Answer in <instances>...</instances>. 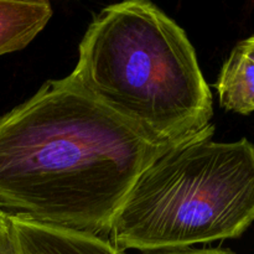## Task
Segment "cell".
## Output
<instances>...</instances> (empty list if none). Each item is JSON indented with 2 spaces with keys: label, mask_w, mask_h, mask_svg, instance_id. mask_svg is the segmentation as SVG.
Here are the masks:
<instances>
[{
  "label": "cell",
  "mask_w": 254,
  "mask_h": 254,
  "mask_svg": "<svg viewBox=\"0 0 254 254\" xmlns=\"http://www.w3.org/2000/svg\"><path fill=\"white\" fill-rule=\"evenodd\" d=\"M176 143L146 135L67 77L0 117V205L44 225L109 235L144 169Z\"/></svg>",
  "instance_id": "cell-1"
},
{
  "label": "cell",
  "mask_w": 254,
  "mask_h": 254,
  "mask_svg": "<svg viewBox=\"0 0 254 254\" xmlns=\"http://www.w3.org/2000/svg\"><path fill=\"white\" fill-rule=\"evenodd\" d=\"M67 78L163 143H179L212 124V94L195 49L183 27L149 1L104 7Z\"/></svg>",
  "instance_id": "cell-2"
},
{
  "label": "cell",
  "mask_w": 254,
  "mask_h": 254,
  "mask_svg": "<svg viewBox=\"0 0 254 254\" xmlns=\"http://www.w3.org/2000/svg\"><path fill=\"white\" fill-rule=\"evenodd\" d=\"M213 133L211 124L144 169L113 218L114 247L170 252L238 238L251 227L254 143H221Z\"/></svg>",
  "instance_id": "cell-3"
},
{
  "label": "cell",
  "mask_w": 254,
  "mask_h": 254,
  "mask_svg": "<svg viewBox=\"0 0 254 254\" xmlns=\"http://www.w3.org/2000/svg\"><path fill=\"white\" fill-rule=\"evenodd\" d=\"M19 254H123L102 236L44 225L11 213Z\"/></svg>",
  "instance_id": "cell-4"
},
{
  "label": "cell",
  "mask_w": 254,
  "mask_h": 254,
  "mask_svg": "<svg viewBox=\"0 0 254 254\" xmlns=\"http://www.w3.org/2000/svg\"><path fill=\"white\" fill-rule=\"evenodd\" d=\"M220 104L238 114L254 112V36L238 42L216 84Z\"/></svg>",
  "instance_id": "cell-5"
},
{
  "label": "cell",
  "mask_w": 254,
  "mask_h": 254,
  "mask_svg": "<svg viewBox=\"0 0 254 254\" xmlns=\"http://www.w3.org/2000/svg\"><path fill=\"white\" fill-rule=\"evenodd\" d=\"M51 16L46 0H0V56L25 49Z\"/></svg>",
  "instance_id": "cell-6"
},
{
  "label": "cell",
  "mask_w": 254,
  "mask_h": 254,
  "mask_svg": "<svg viewBox=\"0 0 254 254\" xmlns=\"http://www.w3.org/2000/svg\"><path fill=\"white\" fill-rule=\"evenodd\" d=\"M0 254H19L11 213L0 208Z\"/></svg>",
  "instance_id": "cell-7"
},
{
  "label": "cell",
  "mask_w": 254,
  "mask_h": 254,
  "mask_svg": "<svg viewBox=\"0 0 254 254\" xmlns=\"http://www.w3.org/2000/svg\"><path fill=\"white\" fill-rule=\"evenodd\" d=\"M146 254H236L227 250H218V248H202V250H195V248H186L180 251H170V252H159V253H146Z\"/></svg>",
  "instance_id": "cell-8"
}]
</instances>
